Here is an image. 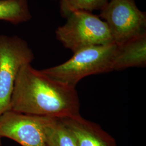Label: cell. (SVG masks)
<instances>
[{"instance_id": "ba28073f", "label": "cell", "mask_w": 146, "mask_h": 146, "mask_svg": "<svg viewBox=\"0 0 146 146\" xmlns=\"http://www.w3.org/2000/svg\"><path fill=\"white\" fill-rule=\"evenodd\" d=\"M146 65V34L117 45L113 70L131 67H145Z\"/></svg>"}, {"instance_id": "7a4b0ae2", "label": "cell", "mask_w": 146, "mask_h": 146, "mask_svg": "<svg viewBox=\"0 0 146 146\" xmlns=\"http://www.w3.org/2000/svg\"><path fill=\"white\" fill-rule=\"evenodd\" d=\"M116 48L115 43L86 48L74 52L65 62L41 70L51 78L76 87L88 76L113 71Z\"/></svg>"}, {"instance_id": "8992f818", "label": "cell", "mask_w": 146, "mask_h": 146, "mask_svg": "<svg viewBox=\"0 0 146 146\" xmlns=\"http://www.w3.org/2000/svg\"><path fill=\"white\" fill-rule=\"evenodd\" d=\"M0 136L11 139L22 146H46L38 117L12 110L0 115Z\"/></svg>"}, {"instance_id": "52a82bcc", "label": "cell", "mask_w": 146, "mask_h": 146, "mask_svg": "<svg viewBox=\"0 0 146 146\" xmlns=\"http://www.w3.org/2000/svg\"><path fill=\"white\" fill-rule=\"evenodd\" d=\"M60 119L71 133L76 146H117L114 137L99 125L81 115Z\"/></svg>"}, {"instance_id": "30bf717a", "label": "cell", "mask_w": 146, "mask_h": 146, "mask_svg": "<svg viewBox=\"0 0 146 146\" xmlns=\"http://www.w3.org/2000/svg\"><path fill=\"white\" fill-rule=\"evenodd\" d=\"M31 19L27 0H0V21L19 25Z\"/></svg>"}, {"instance_id": "3957f363", "label": "cell", "mask_w": 146, "mask_h": 146, "mask_svg": "<svg viewBox=\"0 0 146 146\" xmlns=\"http://www.w3.org/2000/svg\"><path fill=\"white\" fill-rule=\"evenodd\" d=\"M66 19V23L56 30V36L64 47L73 52L88 47L114 43L107 23L99 16L76 11Z\"/></svg>"}, {"instance_id": "4fadbf2b", "label": "cell", "mask_w": 146, "mask_h": 146, "mask_svg": "<svg viewBox=\"0 0 146 146\" xmlns=\"http://www.w3.org/2000/svg\"><path fill=\"white\" fill-rule=\"evenodd\" d=\"M60 1H61V0H60Z\"/></svg>"}, {"instance_id": "277c9868", "label": "cell", "mask_w": 146, "mask_h": 146, "mask_svg": "<svg viewBox=\"0 0 146 146\" xmlns=\"http://www.w3.org/2000/svg\"><path fill=\"white\" fill-rule=\"evenodd\" d=\"M34 55L27 42L17 36L0 35V115L10 108L16 79Z\"/></svg>"}, {"instance_id": "8fae6325", "label": "cell", "mask_w": 146, "mask_h": 146, "mask_svg": "<svg viewBox=\"0 0 146 146\" xmlns=\"http://www.w3.org/2000/svg\"><path fill=\"white\" fill-rule=\"evenodd\" d=\"M108 2V0H61V13L63 17H67L76 11L92 13L93 11H101Z\"/></svg>"}, {"instance_id": "7c38bea8", "label": "cell", "mask_w": 146, "mask_h": 146, "mask_svg": "<svg viewBox=\"0 0 146 146\" xmlns=\"http://www.w3.org/2000/svg\"><path fill=\"white\" fill-rule=\"evenodd\" d=\"M1 137L0 136V146H2V142H1Z\"/></svg>"}, {"instance_id": "5b68a950", "label": "cell", "mask_w": 146, "mask_h": 146, "mask_svg": "<svg viewBox=\"0 0 146 146\" xmlns=\"http://www.w3.org/2000/svg\"><path fill=\"white\" fill-rule=\"evenodd\" d=\"M100 17L107 23L116 45L146 34V13L138 8L135 0H110Z\"/></svg>"}, {"instance_id": "9c48e42d", "label": "cell", "mask_w": 146, "mask_h": 146, "mask_svg": "<svg viewBox=\"0 0 146 146\" xmlns=\"http://www.w3.org/2000/svg\"><path fill=\"white\" fill-rule=\"evenodd\" d=\"M46 146H76L70 131L60 119L38 116Z\"/></svg>"}, {"instance_id": "6da1fadb", "label": "cell", "mask_w": 146, "mask_h": 146, "mask_svg": "<svg viewBox=\"0 0 146 146\" xmlns=\"http://www.w3.org/2000/svg\"><path fill=\"white\" fill-rule=\"evenodd\" d=\"M75 87L50 78L27 64L16 79L9 110L57 119L80 116Z\"/></svg>"}]
</instances>
